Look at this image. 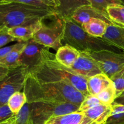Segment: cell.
<instances>
[{
  "instance_id": "30bf717a",
  "label": "cell",
  "mask_w": 124,
  "mask_h": 124,
  "mask_svg": "<svg viewBox=\"0 0 124 124\" xmlns=\"http://www.w3.org/2000/svg\"><path fill=\"white\" fill-rule=\"evenodd\" d=\"M69 69L75 73L88 78L102 73L99 65L89 53L81 52L79 56Z\"/></svg>"
},
{
  "instance_id": "5bb4252c",
  "label": "cell",
  "mask_w": 124,
  "mask_h": 124,
  "mask_svg": "<svg viewBox=\"0 0 124 124\" xmlns=\"http://www.w3.org/2000/svg\"><path fill=\"white\" fill-rule=\"evenodd\" d=\"M81 52L69 44H64L59 48L54 54L55 59L61 65L70 68L78 58Z\"/></svg>"
},
{
  "instance_id": "d6a6232c",
  "label": "cell",
  "mask_w": 124,
  "mask_h": 124,
  "mask_svg": "<svg viewBox=\"0 0 124 124\" xmlns=\"http://www.w3.org/2000/svg\"><path fill=\"white\" fill-rule=\"evenodd\" d=\"M9 69L0 65V80L3 79L9 71Z\"/></svg>"
},
{
  "instance_id": "9a60e30c",
  "label": "cell",
  "mask_w": 124,
  "mask_h": 124,
  "mask_svg": "<svg viewBox=\"0 0 124 124\" xmlns=\"http://www.w3.org/2000/svg\"><path fill=\"white\" fill-rule=\"evenodd\" d=\"M112 111L111 105L101 104L83 111L85 116L94 124H107Z\"/></svg>"
},
{
  "instance_id": "e575fe53",
  "label": "cell",
  "mask_w": 124,
  "mask_h": 124,
  "mask_svg": "<svg viewBox=\"0 0 124 124\" xmlns=\"http://www.w3.org/2000/svg\"><path fill=\"white\" fill-rule=\"evenodd\" d=\"M115 102H116L119 103V104H122V105H124V92L118 98H116V99L115 100Z\"/></svg>"
},
{
  "instance_id": "2e32d148",
  "label": "cell",
  "mask_w": 124,
  "mask_h": 124,
  "mask_svg": "<svg viewBox=\"0 0 124 124\" xmlns=\"http://www.w3.org/2000/svg\"><path fill=\"white\" fill-rule=\"evenodd\" d=\"M124 52V27L115 24H108L102 37Z\"/></svg>"
},
{
  "instance_id": "836d02e7",
  "label": "cell",
  "mask_w": 124,
  "mask_h": 124,
  "mask_svg": "<svg viewBox=\"0 0 124 124\" xmlns=\"http://www.w3.org/2000/svg\"><path fill=\"white\" fill-rule=\"evenodd\" d=\"M0 124H16V117H15V115L13 116H12L11 118H10L9 119L7 120L5 122H2Z\"/></svg>"
},
{
  "instance_id": "ac0fdd59",
  "label": "cell",
  "mask_w": 124,
  "mask_h": 124,
  "mask_svg": "<svg viewBox=\"0 0 124 124\" xmlns=\"http://www.w3.org/2000/svg\"><path fill=\"white\" fill-rule=\"evenodd\" d=\"M27 42H17L15 44V48L4 58L0 60V65L9 70L20 67L19 59L23 50L26 46Z\"/></svg>"
},
{
  "instance_id": "3957f363",
  "label": "cell",
  "mask_w": 124,
  "mask_h": 124,
  "mask_svg": "<svg viewBox=\"0 0 124 124\" xmlns=\"http://www.w3.org/2000/svg\"><path fill=\"white\" fill-rule=\"evenodd\" d=\"M50 16H55L53 8H42L13 1L0 4V27L8 29L32 24Z\"/></svg>"
},
{
  "instance_id": "ba28073f",
  "label": "cell",
  "mask_w": 124,
  "mask_h": 124,
  "mask_svg": "<svg viewBox=\"0 0 124 124\" xmlns=\"http://www.w3.org/2000/svg\"><path fill=\"white\" fill-rule=\"evenodd\" d=\"M89 54L98 63L102 72L110 78L124 69V53L101 51Z\"/></svg>"
},
{
  "instance_id": "ffe728a7",
  "label": "cell",
  "mask_w": 124,
  "mask_h": 124,
  "mask_svg": "<svg viewBox=\"0 0 124 124\" xmlns=\"http://www.w3.org/2000/svg\"><path fill=\"white\" fill-rule=\"evenodd\" d=\"M84 116L83 111H76L52 117L46 124H81Z\"/></svg>"
},
{
  "instance_id": "7402d4cb",
  "label": "cell",
  "mask_w": 124,
  "mask_h": 124,
  "mask_svg": "<svg viewBox=\"0 0 124 124\" xmlns=\"http://www.w3.org/2000/svg\"><path fill=\"white\" fill-rule=\"evenodd\" d=\"M107 13L113 24L124 27V4L110 5Z\"/></svg>"
},
{
  "instance_id": "d590c367",
  "label": "cell",
  "mask_w": 124,
  "mask_h": 124,
  "mask_svg": "<svg viewBox=\"0 0 124 124\" xmlns=\"http://www.w3.org/2000/svg\"><path fill=\"white\" fill-rule=\"evenodd\" d=\"M8 1H8V0H0V4L5 3V2H8Z\"/></svg>"
},
{
  "instance_id": "cb8c5ba5",
  "label": "cell",
  "mask_w": 124,
  "mask_h": 124,
  "mask_svg": "<svg viewBox=\"0 0 124 124\" xmlns=\"http://www.w3.org/2000/svg\"><path fill=\"white\" fill-rule=\"evenodd\" d=\"M96 97L102 104L111 105L116 99V92L113 84L97 94Z\"/></svg>"
},
{
  "instance_id": "603a6c76",
  "label": "cell",
  "mask_w": 124,
  "mask_h": 124,
  "mask_svg": "<svg viewBox=\"0 0 124 124\" xmlns=\"http://www.w3.org/2000/svg\"><path fill=\"white\" fill-rule=\"evenodd\" d=\"M111 107L112 111L107 124H124V105L114 102Z\"/></svg>"
},
{
  "instance_id": "7a4b0ae2",
  "label": "cell",
  "mask_w": 124,
  "mask_h": 124,
  "mask_svg": "<svg viewBox=\"0 0 124 124\" xmlns=\"http://www.w3.org/2000/svg\"><path fill=\"white\" fill-rule=\"evenodd\" d=\"M42 82H64L69 84L85 96L90 94L87 88V79L75 73L69 68L59 64L55 56L50 50L46 53L42 62L29 73Z\"/></svg>"
},
{
  "instance_id": "7c38bea8",
  "label": "cell",
  "mask_w": 124,
  "mask_h": 124,
  "mask_svg": "<svg viewBox=\"0 0 124 124\" xmlns=\"http://www.w3.org/2000/svg\"><path fill=\"white\" fill-rule=\"evenodd\" d=\"M42 21L35 23L8 29V33L17 42H27L33 38L42 25Z\"/></svg>"
},
{
  "instance_id": "83f0119b",
  "label": "cell",
  "mask_w": 124,
  "mask_h": 124,
  "mask_svg": "<svg viewBox=\"0 0 124 124\" xmlns=\"http://www.w3.org/2000/svg\"><path fill=\"white\" fill-rule=\"evenodd\" d=\"M14 41H17L8 34V28L0 27V48L4 47L7 44Z\"/></svg>"
},
{
  "instance_id": "5b68a950",
  "label": "cell",
  "mask_w": 124,
  "mask_h": 124,
  "mask_svg": "<svg viewBox=\"0 0 124 124\" xmlns=\"http://www.w3.org/2000/svg\"><path fill=\"white\" fill-rule=\"evenodd\" d=\"M29 104L33 124H46L52 117L79 111V107L71 103L35 102Z\"/></svg>"
},
{
  "instance_id": "4fadbf2b",
  "label": "cell",
  "mask_w": 124,
  "mask_h": 124,
  "mask_svg": "<svg viewBox=\"0 0 124 124\" xmlns=\"http://www.w3.org/2000/svg\"><path fill=\"white\" fill-rule=\"evenodd\" d=\"M59 5L53 8L55 16L61 19L71 18L78 8L90 5L87 0H58Z\"/></svg>"
},
{
  "instance_id": "6da1fadb",
  "label": "cell",
  "mask_w": 124,
  "mask_h": 124,
  "mask_svg": "<svg viewBox=\"0 0 124 124\" xmlns=\"http://www.w3.org/2000/svg\"><path fill=\"white\" fill-rule=\"evenodd\" d=\"M23 91L29 103H71L79 107L85 98L82 93L69 84L64 82H42L29 73Z\"/></svg>"
},
{
  "instance_id": "f546056e",
  "label": "cell",
  "mask_w": 124,
  "mask_h": 124,
  "mask_svg": "<svg viewBox=\"0 0 124 124\" xmlns=\"http://www.w3.org/2000/svg\"><path fill=\"white\" fill-rule=\"evenodd\" d=\"M10 1H13V2H21V3L27 4L32 5V6H37L39 7H42L45 8H49L52 7H48L47 5L44 3L41 0H8Z\"/></svg>"
},
{
  "instance_id": "4316f807",
  "label": "cell",
  "mask_w": 124,
  "mask_h": 124,
  "mask_svg": "<svg viewBox=\"0 0 124 124\" xmlns=\"http://www.w3.org/2000/svg\"><path fill=\"white\" fill-rule=\"evenodd\" d=\"M94 8L107 13L108 6L113 4H123L121 0H87Z\"/></svg>"
},
{
  "instance_id": "8fae6325",
  "label": "cell",
  "mask_w": 124,
  "mask_h": 124,
  "mask_svg": "<svg viewBox=\"0 0 124 124\" xmlns=\"http://www.w3.org/2000/svg\"><path fill=\"white\" fill-rule=\"evenodd\" d=\"M71 18L81 25L92 19H102L108 24H113L107 13L94 8L91 5L84 6L78 8Z\"/></svg>"
},
{
  "instance_id": "8d00e7d4",
  "label": "cell",
  "mask_w": 124,
  "mask_h": 124,
  "mask_svg": "<svg viewBox=\"0 0 124 124\" xmlns=\"http://www.w3.org/2000/svg\"><path fill=\"white\" fill-rule=\"evenodd\" d=\"M121 1H122V2L123 3V4H124V0H121Z\"/></svg>"
},
{
  "instance_id": "277c9868",
  "label": "cell",
  "mask_w": 124,
  "mask_h": 124,
  "mask_svg": "<svg viewBox=\"0 0 124 124\" xmlns=\"http://www.w3.org/2000/svg\"><path fill=\"white\" fill-rule=\"evenodd\" d=\"M64 19L65 29L62 42L69 44L80 52L88 53L101 51H110L116 53H124L102 38L94 37L88 35L81 25L71 18Z\"/></svg>"
},
{
  "instance_id": "1f68e13d",
  "label": "cell",
  "mask_w": 124,
  "mask_h": 124,
  "mask_svg": "<svg viewBox=\"0 0 124 124\" xmlns=\"http://www.w3.org/2000/svg\"><path fill=\"white\" fill-rule=\"evenodd\" d=\"M46 5L52 8H55L59 5L58 0H41Z\"/></svg>"
},
{
  "instance_id": "9c48e42d",
  "label": "cell",
  "mask_w": 124,
  "mask_h": 124,
  "mask_svg": "<svg viewBox=\"0 0 124 124\" xmlns=\"http://www.w3.org/2000/svg\"><path fill=\"white\" fill-rule=\"evenodd\" d=\"M49 48L35 41L33 39L27 42L19 59L20 66L27 70L28 73L39 65L43 61Z\"/></svg>"
},
{
  "instance_id": "484cf974",
  "label": "cell",
  "mask_w": 124,
  "mask_h": 124,
  "mask_svg": "<svg viewBox=\"0 0 124 124\" xmlns=\"http://www.w3.org/2000/svg\"><path fill=\"white\" fill-rule=\"evenodd\" d=\"M101 104H102L99 100V99L97 98L96 96L88 94V95L85 96L84 99L80 105L79 108V111H85L86 110L92 108L94 107L101 105Z\"/></svg>"
},
{
  "instance_id": "e0dca14e",
  "label": "cell",
  "mask_w": 124,
  "mask_h": 124,
  "mask_svg": "<svg viewBox=\"0 0 124 124\" xmlns=\"http://www.w3.org/2000/svg\"><path fill=\"white\" fill-rule=\"evenodd\" d=\"M113 84L111 79L102 73L87 79V88L90 94L96 96Z\"/></svg>"
},
{
  "instance_id": "4dcf8cb0",
  "label": "cell",
  "mask_w": 124,
  "mask_h": 124,
  "mask_svg": "<svg viewBox=\"0 0 124 124\" xmlns=\"http://www.w3.org/2000/svg\"><path fill=\"white\" fill-rule=\"evenodd\" d=\"M15 44L0 48V60L4 58L9 52H10L15 48Z\"/></svg>"
},
{
  "instance_id": "f1b7e54d",
  "label": "cell",
  "mask_w": 124,
  "mask_h": 124,
  "mask_svg": "<svg viewBox=\"0 0 124 124\" xmlns=\"http://www.w3.org/2000/svg\"><path fill=\"white\" fill-rule=\"evenodd\" d=\"M14 115L10 110L7 104L0 106V124L9 119Z\"/></svg>"
},
{
  "instance_id": "8992f818",
  "label": "cell",
  "mask_w": 124,
  "mask_h": 124,
  "mask_svg": "<svg viewBox=\"0 0 124 124\" xmlns=\"http://www.w3.org/2000/svg\"><path fill=\"white\" fill-rule=\"evenodd\" d=\"M55 17L56 20L50 25H47L42 23L41 28L33 39L40 44L57 51L63 46L65 23L64 19Z\"/></svg>"
},
{
  "instance_id": "52a82bcc",
  "label": "cell",
  "mask_w": 124,
  "mask_h": 124,
  "mask_svg": "<svg viewBox=\"0 0 124 124\" xmlns=\"http://www.w3.org/2000/svg\"><path fill=\"white\" fill-rule=\"evenodd\" d=\"M28 71L20 66L9 70L7 75L0 80V106L7 104L11 96L17 92L23 91Z\"/></svg>"
},
{
  "instance_id": "44dd1931",
  "label": "cell",
  "mask_w": 124,
  "mask_h": 124,
  "mask_svg": "<svg viewBox=\"0 0 124 124\" xmlns=\"http://www.w3.org/2000/svg\"><path fill=\"white\" fill-rule=\"evenodd\" d=\"M27 102L26 95L23 91L17 92L8 99L7 104L14 115H16Z\"/></svg>"
},
{
  "instance_id": "d4e9b609",
  "label": "cell",
  "mask_w": 124,
  "mask_h": 124,
  "mask_svg": "<svg viewBox=\"0 0 124 124\" xmlns=\"http://www.w3.org/2000/svg\"><path fill=\"white\" fill-rule=\"evenodd\" d=\"M110 79L116 90L117 98L124 92V69L115 74Z\"/></svg>"
},
{
  "instance_id": "d6986e66",
  "label": "cell",
  "mask_w": 124,
  "mask_h": 124,
  "mask_svg": "<svg viewBox=\"0 0 124 124\" xmlns=\"http://www.w3.org/2000/svg\"><path fill=\"white\" fill-rule=\"evenodd\" d=\"M108 24L99 19H92L81 25V27L88 35L94 37L102 38Z\"/></svg>"
}]
</instances>
